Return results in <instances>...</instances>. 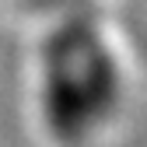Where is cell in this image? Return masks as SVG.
Listing matches in <instances>:
<instances>
[{
    "label": "cell",
    "mask_w": 147,
    "mask_h": 147,
    "mask_svg": "<svg viewBox=\"0 0 147 147\" xmlns=\"http://www.w3.org/2000/svg\"><path fill=\"white\" fill-rule=\"evenodd\" d=\"M42 4H63V0H42Z\"/></svg>",
    "instance_id": "cell-2"
},
{
    "label": "cell",
    "mask_w": 147,
    "mask_h": 147,
    "mask_svg": "<svg viewBox=\"0 0 147 147\" xmlns=\"http://www.w3.org/2000/svg\"><path fill=\"white\" fill-rule=\"evenodd\" d=\"M46 105L60 130H77L116 98V67L91 18L70 21L46 46Z\"/></svg>",
    "instance_id": "cell-1"
}]
</instances>
